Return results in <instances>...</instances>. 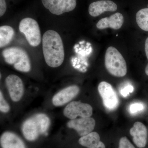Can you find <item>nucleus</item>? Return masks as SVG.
<instances>
[{
	"label": "nucleus",
	"mask_w": 148,
	"mask_h": 148,
	"mask_svg": "<svg viewBox=\"0 0 148 148\" xmlns=\"http://www.w3.org/2000/svg\"><path fill=\"white\" fill-rule=\"evenodd\" d=\"M42 49L46 63L51 68H57L63 64L65 58L64 44L60 35L53 30L44 34Z\"/></svg>",
	"instance_id": "nucleus-1"
},
{
	"label": "nucleus",
	"mask_w": 148,
	"mask_h": 148,
	"mask_svg": "<svg viewBox=\"0 0 148 148\" xmlns=\"http://www.w3.org/2000/svg\"><path fill=\"white\" fill-rule=\"evenodd\" d=\"M50 124V120L44 114H37L26 120L22 126L24 137L29 141L36 140L40 134L47 132Z\"/></svg>",
	"instance_id": "nucleus-2"
},
{
	"label": "nucleus",
	"mask_w": 148,
	"mask_h": 148,
	"mask_svg": "<svg viewBox=\"0 0 148 148\" xmlns=\"http://www.w3.org/2000/svg\"><path fill=\"white\" fill-rule=\"evenodd\" d=\"M105 66L114 76L123 77L127 74L126 61L120 52L113 47L107 49L105 57Z\"/></svg>",
	"instance_id": "nucleus-3"
},
{
	"label": "nucleus",
	"mask_w": 148,
	"mask_h": 148,
	"mask_svg": "<svg viewBox=\"0 0 148 148\" xmlns=\"http://www.w3.org/2000/svg\"><path fill=\"white\" fill-rule=\"evenodd\" d=\"M2 55L6 63L13 65L17 71L27 73L31 70L29 55L23 49L16 47H9L3 51Z\"/></svg>",
	"instance_id": "nucleus-4"
},
{
	"label": "nucleus",
	"mask_w": 148,
	"mask_h": 148,
	"mask_svg": "<svg viewBox=\"0 0 148 148\" xmlns=\"http://www.w3.org/2000/svg\"><path fill=\"white\" fill-rule=\"evenodd\" d=\"M19 31L23 33L29 44L32 47L38 46L41 41L40 30L38 22L31 18L22 19L19 24Z\"/></svg>",
	"instance_id": "nucleus-5"
},
{
	"label": "nucleus",
	"mask_w": 148,
	"mask_h": 148,
	"mask_svg": "<svg viewBox=\"0 0 148 148\" xmlns=\"http://www.w3.org/2000/svg\"><path fill=\"white\" fill-rule=\"evenodd\" d=\"M98 90L103 100V105L106 108L113 110L117 108L118 98L116 92L110 83L102 82L98 85Z\"/></svg>",
	"instance_id": "nucleus-6"
},
{
	"label": "nucleus",
	"mask_w": 148,
	"mask_h": 148,
	"mask_svg": "<svg viewBox=\"0 0 148 148\" xmlns=\"http://www.w3.org/2000/svg\"><path fill=\"white\" fill-rule=\"evenodd\" d=\"M64 114L65 116L71 120L76 119L78 116L90 117L92 114V108L89 104L73 101L66 106Z\"/></svg>",
	"instance_id": "nucleus-7"
},
{
	"label": "nucleus",
	"mask_w": 148,
	"mask_h": 148,
	"mask_svg": "<svg viewBox=\"0 0 148 148\" xmlns=\"http://www.w3.org/2000/svg\"><path fill=\"white\" fill-rule=\"evenodd\" d=\"M43 5L53 14L61 15L74 10L76 0H42Z\"/></svg>",
	"instance_id": "nucleus-8"
},
{
	"label": "nucleus",
	"mask_w": 148,
	"mask_h": 148,
	"mask_svg": "<svg viewBox=\"0 0 148 148\" xmlns=\"http://www.w3.org/2000/svg\"><path fill=\"white\" fill-rule=\"evenodd\" d=\"M5 84L12 101H20L24 93V84L21 79L16 75H10L6 78Z\"/></svg>",
	"instance_id": "nucleus-9"
},
{
	"label": "nucleus",
	"mask_w": 148,
	"mask_h": 148,
	"mask_svg": "<svg viewBox=\"0 0 148 148\" xmlns=\"http://www.w3.org/2000/svg\"><path fill=\"white\" fill-rule=\"evenodd\" d=\"M95 125V119L90 117L72 119L68 123L67 126L75 130L79 135L83 137L92 132Z\"/></svg>",
	"instance_id": "nucleus-10"
},
{
	"label": "nucleus",
	"mask_w": 148,
	"mask_h": 148,
	"mask_svg": "<svg viewBox=\"0 0 148 148\" xmlns=\"http://www.w3.org/2000/svg\"><path fill=\"white\" fill-rule=\"evenodd\" d=\"M79 88L76 85L71 86L57 92L52 98L53 106L59 107L65 105L78 94Z\"/></svg>",
	"instance_id": "nucleus-11"
},
{
	"label": "nucleus",
	"mask_w": 148,
	"mask_h": 148,
	"mask_svg": "<svg viewBox=\"0 0 148 148\" xmlns=\"http://www.w3.org/2000/svg\"><path fill=\"white\" fill-rule=\"evenodd\" d=\"M130 133L132 140L138 147H145L147 143V130L145 125L140 122H136L130 128Z\"/></svg>",
	"instance_id": "nucleus-12"
},
{
	"label": "nucleus",
	"mask_w": 148,
	"mask_h": 148,
	"mask_svg": "<svg viewBox=\"0 0 148 148\" xmlns=\"http://www.w3.org/2000/svg\"><path fill=\"white\" fill-rule=\"evenodd\" d=\"M117 9V5L110 0H101L91 3L88 8L90 16L96 17L105 12H114Z\"/></svg>",
	"instance_id": "nucleus-13"
},
{
	"label": "nucleus",
	"mask_w": 148,
	"mask_h": 148,
	"mask_svg": "<svg viewBox=\"0 0 148 148\" xmlns=\"http://www.w3.org/2000/svg\"><path fill=\"white\" fill-rule=\"evenodd\" d=\"M124 23V17L120 12L113 14L110 17L101 18L96 24V27L99 29L110 28L118 30L120 29Z\"/></svg>",
	"instance_id": "nucleus-14"
},
{
	"label": "nucleus",
	"mask_w": 148,
	"mask_h": 148,
	"mask_svg": "<svg viewBox=\"0 0 148 148\" xmlns=\"http://www.w3.org/2000/svg\"><path fill=\"white\" fill-rule=\"evenodd\" d=\"M0 141L2 148H26L23 141L12 132H7L3 133Z\"/></svg>",
	"instance_id": "nucleus-15"
},
{
	"label": "nucleus",
	"mask_w": 148,
	"mask_h": 148,
	"mask_svg": "<svg viewBox=\"0 0 148 148\" xmlns=\"http://www.w3.org/2000/svg\"><path fill=\"white\" fill-rule=\"evenodd\" d=\"M100 135L97 132H91L82 137L79 140L80 145L87 148H106V146L101 141Z\"/></svg>",
	"instance_id": "nucleus-16"
},
{
	"label": "nucleus",
	"mask_w": 148,
	"mask_h": 148,
	"mask_svg": "<svg viewBox=\"0 0 148 148\" xmlns=\"http://www.w3.org/2000/svg\"><path fill=\"white\" fill-rule=\"evenodd\" d=\"M14 31L10 26H3L0 27V47L8 45L14 36Z\"/></svg>",
	"instance_id": "nucleus-17"
},
{
	"label": "nucleus",
	"mask_w": 148,
	"mask_h": 148,
	"mask_svg": "<svg viewBox=\"0 0 148 148\" xmlns=\"http://www.w3.org/2000/svg\"><path fill=\"white\" fill-rule=\"evenodd\" d=\"M136 20L140 29L148 32V8L142 9L138 11L136 14Z\"/></svg>",
	"instance_id": "nucleus-18"
},
{
	"label": "nucleus",
	"mask_w": 148,
	"mask_h": 148,
	"mask_svg": "<svg viewBox=\"0 0 148 148\" xmlns=\"http://www.w3.org/2000/svg\"><path fill=\"white\" fill-rule=\"evenodd\" d=\"M145 106L143 103H132L129 107V111L130 113L135 114L142 112L145 110Z\"/></svg>",
	"instance_id": "nucleus-19"
},
{
	"label": "nucleus",
	"mask_w": 148,
	"mask_h": 148,
	"mask_svg": "<svg viewBox=\"0 0 148 148\" xmlns=\"http://www.w3.org/2000/svg\"><path fill=\"white\" fill-rule=\"evenodd\" d=\"M9 106L3 96L2 92H0V110L3 113L8 112L10 110Z\"/></svg>",
	"instance_id": "nucleus-20"
},
{
	"label": "nucleus",
	"mask_w": 148,
	"mask_h": 148,
	"mask_svg": "<svg viewBox=\"0 0 148 148\" xmlns=\"http://www.w3.org/2000/svg\"><path fill=\"white\" fill-rule=\"evenodd\" d=\"M119 148H135L126 137H122L120 139Z\"/></svg>",
	"instance_id": "nucleus-21"
},
{
	"label": "nucleus",
	"mask_w": 148,
	"mask_h": 148,
	"mask_svg": "<svg viewBox=\"0 0 148 148\" xmlns=\"http://www.w3.org/2000/svg\"><path fill=\"white\" fill-rule=\"evenodd\" d=\"M134 90V87L131 85L125 86L120 90V93L122 96L124 97H127L130 93H132Z\"/></svg>",
	"instance_id": "nucleus-22"
},
{
	"label": "nucleus",
	"mask_w": 148,
	"mask_h": 148,
	"mask_svg": "<svg viewBox=\"0 0 148 148\" xmlns=\"http://www.w3.org/2000/svg\"><path fill=\"white\" fill-rule=\"evenodd\" d=\"M6 8L5 0H0V16H3L5 13Z\"/></svg>",
	"instance_id": "nucleus-23"
},
{
	"label": "nucleus",
	"mask_w": 148,
	"mask_h": 148,
	"mask_svg": "<svg viewBox=\"0 0 148 148\" xmlns=\"http://www.w3.org/2000/svg\"><path fill=\"white\" fill-rule=\"evenodd\" d=\"M145 51L146 55L148 60V37L146 40L145 43Z\"/></svg>",
	"instance_id": "nucleus-24"
},
{
	"label": "nucleus",
	"mask_w": 148,
	"mask_h": 148,
	"mask_svg": "<svg viewBox=\"0 0 148 148\" xmlns=\"http://www.w3.org/2000/svg\"><path fill=\"white\" fill-rule=\"evenodd\" d=\"M145 71L146 75L148 76V64L146 66L145 69Z\"/></svg>",
	"instance_id": "nucleus-25"
},
{
	"label": "nucleus",
	"mask_w": 148,
	"mask_h": 148,
	"mask_svg": "<svg viewBox=\"0 0 148 148\" xmlns=\"http://www.w3.org/2000/svg\"></svg>",
	"instance_id": "nucleus-26"
}]
</instances>
